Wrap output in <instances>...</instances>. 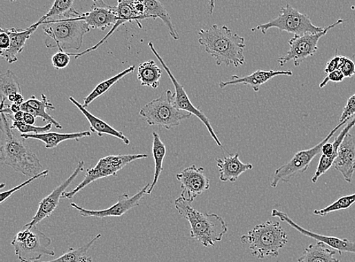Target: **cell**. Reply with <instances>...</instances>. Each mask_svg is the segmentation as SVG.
<instances>
[{"mask_svg":"<svg viewBox=\"0 0 355 262\" xmlns=\"http://www.w3.org/2000/svg\"><path fill=\"white\" fill-rule=\"evenodd\" d=\"M198 34L199 44L214 59L216 65L238 68L245 64V38L228 27L213 25L210 29H201Z\"/></svg>","mask_w":355,"mask_h":262,"instance_id":"6da1fadb","label":"cell"},{"mask_svg":"<svg viewBox=\"0 0 355 262\" xmlns=\"http://www.w3.org/2000/svg\"><path fill=\"white\" fill-rule=\"evenodd\" d=\"M10 120L6 114L1 113L0 163L27 177H32L41 173L43 165L39 159L28 148L25 139L14 132Z\"/></svg>","mask_w":355,"mask_h":262,"instance_id":"7a4b0ae2","label":"cell"},{"mask_svg":"<svg viewBox=\"0 0 355 262\" xmlns=\"http://www.w3.org/2000/svg\"><path fill=\"white\" fill-rule=\"evenodd\" d=\"M41 26L46 36V48L61 51L81 50L83 37L90 30L86 21L81 18V12L75 9L63 19L45 21Z\"/></svg>","mask_w":355,"mask_h":262,"instance_id":"3957f363","label":"cell"},{"mask_svg":"<svg viewBox=\"0 0 355 262\" xmlns=\"http://www.w3.org/2000/svg\"><path fill=\"white\" fill-rule=\"evenodd\" d=\"M175 209L190 225V236L205 248L221 242L228 231L227 223L217 214L200 212L181 196L175 199Z\"/></svg>","mask_w":355,"mask_h":262,"instance_id":"277c9868","label":"cell"},{"mask_svg":"<svg viewBox=\"0 0 355 262\" xmlns=\"http://www.w3.org/2000/svg\"><path fill=\"white\" fill-rule=\"evenodd\" d=\"M241 241L249 246L254 257L264 259L279 256L280 250L288 243V236L280 222L267 221L254 226Z\"/></svg>","mask_w":355,"mask_h":262,"instance_id":"5b68a950","label":"cell"},{"mask_svg":"<svg viewBox=\"0 0 355 262\" xmlns=\"http://www.w3.org/2000/svg\"><path fill=\"white\" fill-rule=\"evenodd\" d=\"M140 115L149 125L167 130L179 127L182 121L192 117V114L177 108L174 94L170 90L164 91L159 98L144 105Z\"/></svg>","mask_w":355,"mask_h":262,"instance_id":"8992f818","label":"cell"},{"mask_svg":"<svg viewBox=\"0 0 355 262\" xmlns=\"http://www.w3.org/2000/svg\"><path fill=\"white\" fill-rule=\"evenodd\" d=\"M11 244L20 262L37 261L43 256L56 255L54 250L49 249L52 244L51 239L36 226L23 227L14 236Z\"/></svg>","mask_w":355,"mask_h":262,"instance_id":"52a82bcc","label":"cell"},{"mask_svg":"<svg viewBox=\"0 0 355 262\" xmlns=\"http://www.w3.org/2000/svg\"><path fill=\"white\" fill-rule=\"evenodd\" d=\"M272 28H277L281 32L294 35L316 34L324 30L323 28L314 26L307 14L301 13L290 4L281 7L280 14L276 18L269 21L265 24L252 28V32L261 30L262 34H266L268 30Z\"/></svg>","mask_w":355,"mask_h":262,"instance_id":"ba28073f","label":"cell"},{"mask_svg":"<svg viewBox=\"0 0 355 262\" xmlns=\"http://www.w3.org/2000/svg\"><path fill=\"white\" fill-rule=\"evenodd\" d=\"M148 158L146 154H130V155L108 156L99 159L95 167L88 169L81 183L73 190L65 192L61 198L72 199L89 184L111 176H117L123 168L133 161Z\"/></svg>","mask_w":355,"mask_h":262,"instance_id":"9c48e42d","label":"cell"},{"mask_svg":"<svg viewBox=\"0 0 355 262\" xmlns=\"http://www.w3.org/2000/svg\"><path fill=\"white\" fill-rule=\"evenodd\" d=\"M349 121L346 120L341 122V124L338 125L334 130H332L329 134L318 144H316L310 150L298 152L288 163L278 168L274 172L271 187L276 188L280 182L288 183L298 174L306 172L308 168H310L313 159L321 152L323 145L327 143L337 132V130L341 128L343 125H345Z\"/></svg>","mask_w":355,"mask_h":262,"instance_id":"30bf717a","label":"cell"},{"mask_svg":"<svg viewBox=\"0 0 355 262\" xmlns=\"http://www.w3.org/2000/svg\"><path fill=\"white\" fill-rule=\"evenodd\" d=\"M345 19H338L333 25L324 28L323 32L316 34L307 33L303 35H294L289 41L290 50L284 57L278 59L281 66L293 61L294 66L298 67L307 58L312 57L318 50L321 38L326 35L329 30L343 24Z\"/></svg>","mask_w":355,"mask_h":262,"instance_id":"8fae6325","label":"cell"},{"mask_svg":"<svg viewBox=\"0 0 355 262\" xmlns=\"http://www.w3.org/2000/svg\"><path fill=\"white\" fill-rule=\"evenodd\" d=\"M149 46L154 55H155L160 61L162 67L164 68L165 71L168 74L170 79H171L172 82L173 83V85L175 89V103L177 108H179V109L182 111L187 112L192 114V115H195L196 117H197L203 123L207 130L208 131V133L210 134L216 144L220 146V148H222V143L220 141L218 136L214 133V130L212 126L210 119H207L203 111H201L199 109H198L197 107L192 103L187 95V92L186 90H185L184 88L181 85L179 81L176 79L175 77L171 71V69L168 68V66L165 64L163 59L160 57L155 48H154V44L152 42H150Z\"/></svg>","mask_w":355,"mask_h":262,"instance_id":"7c38bea8","label":"cell"},{"mask_svg":"<svg viewBox=\"0 0 355 262\" xmlns=\"http://www.w3.org/2000/svg\"><path fill=\"white\" fill-rule=\"evenodd\" d=\"M176 177L181 183V196L191 203L211 187L210 180L205 176L203 167L191 165L177 174Z\"/></svg>","mask_w":355,"mask_h":262,"instance_id":"4fadbf2b","label":"cell"},{"mask_svg":"<svg viewBox=\"0 0 355 262\" xmlns=\"http://www.w3.org/2000/svg\"><path fill=\"white\" fill-rule=\"evenodd\" d=\"M151 186V183L145 185V186L137 192L134 196H130L128 194H123L119 197V201L109 208V209L103 210H88L84 208L77 205L74 203L71 206L78 210L83 217H94L98 219H105L110 217H121L130 210L134 209L140 205L141 200L148 194V190Z\"/></svg>","mask_w":355,"mask_h":262,"instance_id":"5bb4252c","label":"cell"},{"mask_svg":"<svg viewBox=\"0 0 355 262\" xmlns=\"http://www.w3.org/2000/svg\"><path fill=\"white\" fill-rule=\"evenodd\" d=\"M84 161H81L78 166L75 168L74 172L65 180L63 183L59 185L56 189H54L50 194L43 199L39 203L37 212L34 217L27 223L25 226L27 228L35 227L43 220L50 216V215L57 210L59 204V200L64 194L67 188L75 180L76 177L84 170Z\"/></svg>","mask_w":355,"mask_h":262,"instance_id":"9a60e30c","label":"cell"},{"mask_svg":"<svg viewBox=\"0 0 355 262\" xmlns=\"http://www.w3.org/2000/svg\"><path fill=\"white\" fill-rule=\"evenodd\" d=\"M274 218L280 219L283 222L287 223L290 226L294 228L301 234L314 239L318 242L325 243L329 248H333L338 252L339 255H342L343 252H350L355 254V242L349 241L347 239H341L335 236L321 235L307 230L293 221L287 213L274 210L272 212Z\"/></svg>","mask_w":355,"mask_h":262,"instance_id":"2e32d148","label":"cell"},{"mask_svg":"<svg viewBox=\"0 0 355 262\" xmlns=\"http://www.w3.org/2000/svg\"><path fill=\"white\" fill-rule=\"evenodd\" d=\"M81 18L86 21L90 29H98L103 32L106 28L116 24V7L107 4L104 0H92L90 11L81 13Z\"/></svg>","mask_w":355,"mask_h":262,"instance_id":"e0dca14e","label":"cell"},{"mask_svg":"<svg viewBox=\"0 0 355 262\" xmlns=\"http://www.w3.org/2000/svg\"><path fill=\"white\" fill-rule=\"evenodd\" d=\"M115 7H116L118 21L116 24L113 26L111 32L108 34L101 41L94 46H92V48H89L80 53H69V55L74 57L75 59H79L92 51L97 50L100 46L103 45L108 39H109V37L112 36L115 30H117L121 26L126 24V23L133 24L135 21L139 27L143 28V26L141 22L142 19L134 10L133 0H119L117 6Z\"/></svg>","mask_w":355,"mask_h":262,"instance_id":"ac0fdd59","label":"cell"},{"mask_svg":"<svg viewBox=\"0 0 355 262\" xmlns=\"http://www.w3.org/2000/svg\"><path fill=\"white\" fill-rule=\"evenodd\" d=\"M333 166L343 174L346 182H352L355 172V134L349 133L345 137Z\"/></svg>","mask_w":355,"mask_h":262,"instance_id":"d6986e66","label":"cell"},{"mask_svg":"<svg viewBox=\"0 0 355 262\" xmlns=\"http://www.w3.org/2000/svg\"><path fill=\"white\" fill-rule=\"evenodd\" d=\"M290 70L287 71H275V70H258L252 74L239 77L233 75L232 79L227 81H221L219 83L221 89H225L228 86L237 85V84H244V85L250 86L254 92H258L261 86L271 81L277 76H292Z\"/></svg>","mask_w":355,"mask_h":262,"instance_id":"ffe728a7","label":"cell"},{"mask_svg":"<svg viewBox=\"0 0 355 262\" xmlns=\"http://www.w3.org/2000/svg\"><path fill=\"white\" fill-rule=\"evenodd\" d=\"M41 26L39 22H37L26 30L17 29V28L5 29L6 32L10 37L11 45L10 48L7 50L0 52L1 57L10 64L17 63L18 61V54L21 53L24 50L26 44L30 39V36Z\"/></svg>","mask_w":355,"mask_h":262,"instance_id":"44dd1931","label":"cell"},{"mask_svg":"<svg viewBox=\"0 0 355 262\" xmlns=\"http://www.w3.org/2000/svg\"><path fill=\"white\" fill-rule=\"evenodd\" d=\"M217 166L220 172V180L222 182L234 183L243 174L247 171L252 170L253 165L249 163H243L239 159L238 153L235 155H230L223 159H216Z\"/></svg>","mask_w":355,"mask_h":262,"instance_id":"7402d4cb","label":"cell"},{"mask_svg":"<svg viewBox=\"0 0 355 262\" xmlns=\"http://www.w3.org/2000/svg\"><path fill=\"white\" fill-rule=\"evenodd\" d=\"M69 101L73 103L82 112L85 117L90 123V129L91 132L97 134L101 137L105 134L110 135L119 139L123 143L129 145L130 141L128 137L123 134L121 131L115 130L111 125L108 124L105 121L95 117L90 113L86 107L81 104L73 97H69Z\"/></svg>","mask_w":355,"mask_h":262,"instance_id":"603a6c76","label":"cell"},{"mask_svg":"<svg viewBox=\"0 0 355 262\" xmlns=\"http://www.w3.org/2000/svg\"><path fill=\"white\" fill-rule=\"evenodd\" d=\"M338 252L329 248L325 243L318 242L310 244L303 251L298 262H341L336 258V253Z\"/></svg>","mask_w":355,"mask_h":262,"instance_id":"cb8c5ba5","label":"cell"},{"mask_svg":"<svg viewBox=\"0 0 355 262\" xmlns=\"http://www.w3.org/2000/svg\"><path fill=\"white\" fill-rule=\"evenodd\" d=\"M90 131H82V132L72 134H59V133H44L39 134H21L25 140L34 139V140L42 141L45 144V148L48 150L57 148V146L67 141H79L80 139L91 137Z\"/></svg>","mask_w":355,"mask_h":262,"instance_id":"d4e9b609","label":"cell"},{"mask_svg":"<svg viewBox=\"0 0 355 262\" xmlns=\"http://www.w3.org/2000/svg\"><path fill=\"white\" fill-rule=\"evenodd\" d=\"M143 3L145 6L144 15L146 19L159 18L168 28L170 35L173 39L179 41L180 39L179 34L176 32L171 17L164 5L159 0H143Z\"/></svg>","mask_w":355,"mask_h":262,"instance_id":"484cf974","label":"cell"},{"mask_svg":"<svg viewBox=\"0 0 355 262\" xmlns=\"http://www.w3.org/2000/svg\"><path fill=\"white\" fill-rule=\"evenodd\" d=\"M161 76V69L156 65L155 61H145L138 68L137 79L143 87L157 89L160 85Z\"/></svg>","mask_w":355,"mask_h":262,"instance_id":"4316f807","label":"cell"},{"mask_svg":"<svg viewBox=\"0 0 355 262\" xmlns=\"http://www.w3.org/2000/svg\"><path fill=\"white\" fill-rule=\"evenodd\" d=\"M152 152L154 161H155V173H154L153 181L148 190V194H151L159 180V177L163 172V164L166 157V146L161 140L160 136L157 132L152 133Z\"/></svg>","mask_w":355,"mask_h":262,"instance_id":"83f0119b","label":"cell"},{"mask_svg":"<svg viewBox=\"0 0 355 262\" xmlns=\"http://www.w3.org/2000/svg\"><path fill=\"white\" fill-rule=\"evenodd\" d=\"M134 66H130L119 74L112 77L111 79L99 83L98 85L92 90L90 94L83 99V106L88 107L97 99L103 96L109 91L114 84H116L122 79L125 78L128 74L133 73L135 71Z\"/></svg>","mask_w":355,"mask_h":262,"instance_id":"f1b7e54d","label":"cell"},{"mask_svg":"<svg viewBox=\"0 0 355 262\" xmlns=\"http://www.w3.org/2000/svg\"><path fill=\"white\" fill-rule=\"evenodd\" d=\"M102 234H98L94 239H92L86 244L81 246V248L73 249L70 248L63 256L49 261H32V262H92L90 257L88 256V252L97 241L101 238ZM30 262V261H27Z\"/></svg>","mask_w":355,"mask_h":262,"instance_id":"f546056e","label":"cell"},{"mask_svg":"<svg viewBox=\"0 0 355 262\" xmlns=\"http://www.w3.org/2000/svg\"><path fill=\"white\" fill-rule=\"evenodd\" d=\"M26 103L34 108L38 112L41 114V117L43 121L50 123L57 129H63L59 123L48 113V110H55L56 107L50 101V99L43 94H41V99H37L35 96L30 97L26 101Z\"/></svg>","mask_w":355,"mask_h":262,"instance_id":"4dcf8cb0","label":"cell"},{"mask_svg":"<svg viewBox=\"0 0 355 262\" xmlns=\"http://www.w3.org/2000/svg\"><path fill=\"white\" fill-rule=\"evenodd\" d=\"M0 92L4 102L12 94H21L19 79L10 69L0 75Z\"/></svg>","mask_w":355,"mask_h":262,"instance_id":"1f68e13d","label":"cell"},{"mask_svg":"<svg viewBox=\"0 0 355 262\" xmlns=\"http://www.w3.org/2000/svg\"><path fill=\"white\" fill-rule=\"evenodd\" d=\"M74 3V0H55L49 12L37 22H39L41 25L43 22L51 18L64 17L65 15L74 9L73 7Z\"/></svg>","mask_w":355,"mask_h":262,"instance_id":"d6a6232c","label":"cell"},{"mask_svg":"<svg viewBox=\"0 0 355 262\" xmlns=\"http://www.w3.org/2000/svg\"><path fill=\"white\" fill-rule=\"evenodd\" d=\"M354 203L355 194L342 196L324 209L314 210V214L324 217L332 212L348 210Z\"/></svg>","mask_w":355,"mask_h":262,"instance_id":"836d02e7","label":"cell"},{"mask_svg":"<svg viewBox=\"0 0 355 262\" xmlns=\"http://www.w3.org/2000/svg\"><path fill=\"white\" fill-rule=\"evenodd\" d=\"M52 125L48 123L43 127H35L26 124L24 121H12L11 128L17 129L21 134H39L48 133L52 128Z\"/></svg>","mask_w":355,"mask_h":262,"instance_id":"e575fe53","label":"cell"},{"mask_svg":"<svg viewBox=\"0 0 355 262\" xmlns=\"http://www.w3.org/2000/svg\"><path fill=\"white\" fill-rule=\"evenodd\" d=\"M49 173V170L43 171L41 173L30 177L29 180L21 183L20 185H19V186L15 187L10 190L2 192L1 194H0V203H3L5 201H6L8 199L10 198L11 196L15 194V192L19 191L23 188L28 186L30 183H33L37 179H42V177H45L46 176H48Z\"/></svg>","mask_w":355,"mask_h":262,"instance_id":"d590c367","label":"cell"},{"mask_svg":"<svg viewBox=\"0 0 355 262\" xmlns=\"http://www.w3.org/2000/svg\"><path fill=\"white\" fill-rule=\"evenodd\" d=\"M70 61L71 56L69 55V53L65 52V51L59 50L56 54H54L52 57V66L57 69V70L67 68L69 63H70Z\"/></svg>","mask_w":355,"mask_h":262,"instance_id":"8d00e7d4","label":"cell"},{"mask_svg":"<svg viewBox=\"0 0 355 262\" xmlns=\"http://www.w3.org/2000/svg\"><path fill=\"white\" fill-rule=\"evenodd\" d=\"M354 117H355V94L347 100L339 121L343 122L346 120L352 119Z\"/></svg>","mask_w":355,"mask_h":262,"instance_id":"74e56055","label":"cell"},{"mask_svg":"<svg viewBox=\"0 0 355 262\" xmlns=\"http://www.w3.org/2000/svg\"><path fill=\"white\" fill-rule=\"evenodd\" d=\"M345 76V78H352L355 74V64L349 58L343 57L341 68H339Z\"/></svg>","mask_w":355,"mask_h":262,"instance_id":"f35d334b","label":"cell"},{"mask_svg":"<svg viewBox=\"0 0 355 262\" xmlns=\"http://www.w3.org/2000/svg\"><path fill=\"white\" fill-rule=\"evenodd\" d=\"M344 79V74L341 70H339V69H338V70L328 74L327 77H326V78L324 79L320 83V88L322 89L327 86V84L329 81L339 83L343 81Z\"/></svg>","mask_w":355,"mask_h":262,"instance_id":"ab89813d","label":"cell"},{"mask_svg":"<svg viewBox=\"0 0 355 262\" xmlns=\"http://www.w3.org/2000/svg\"><path fill=\"white\" fill-rule=\"evenodd\" d=\"M342 58H343V57L337 56V55H336L334 57L332 58L328 61L325 69H324V72H325L326 74H329L336 70H338V69H339V68H341V63H342Z\"/></svg>","mask_w":355,"mask_h":262,"instance_id":"60d3db41","label":"cell"},{"mask_svg":"<svg viewBox=\"0 0 355 262\" xmlns=\"http://www.w3.org/2000/svg\"><path fill=\"white\" fill-rule=\"evenodd\" d=\"M11 39L9 34H8L5 29H0V52L7 50L10 48Z\"/></svg>","mask_w":355,"mask_h":262,"instance_id":"b9f144b4","label":"cell"},{"mask_svg":"<svg viewBox=\"0 0 355 262\" xmlns=\"http://www.w3.org/2000/svg\"><path fill=\"white\" fill-rule=\"evenodd\" d=\"M8 100L12 103H17L21 105L25 103V99L22 97L21 94H12L8 97Z\"/></svg>","mask_w":355,"mask_h":262,"instance_id":"7bdbcfd3","label":"cell"},{"mask_svg":"<svg viewBox=\"0 0 355 262\" xmlns=\"http://www.w3.org/2000/svg\"><path fill=\"white\" fill-rule=\"evenodd\" d=\"M36 121V118L34 117L32 114L25 112L24 115V122L26 124L29 125H34Z\"/></svg>","mask_w":355,"mask_h":262,"instance_id":"ee69618b","label":"cell"},{"mask_svg":"<svg viewBox=\"0 0 355 262\" xmlns=\"http://www.w3.org/2000/svg\"><path fill=\"white\" fill-rule=\"evenodd\" d=\"M25 112L20 111L17 113L13 114V117L10 119L12 121H24Z\"/></svg>","mask_w":355,"mask_h":262,"instance_id":"f6af8a7d","label":"cell"},{"mask_svg":"<svg viewBox=\"0 0 355 262\" xmlns=\"http://www.w3.org/2000/svg\"><path fill=\"white\" fill-rule=\"evenodd\" d=\"M10 109L13 114L21 111V105L17 103H12V105H10Z\"/></svg>","mask_w":355,"mask_h":262,"instance_id":"bcb514c9","label":"cell"},{"mask_svg":"<svg viewBox=\"0 0 355 262\" xmlns=\"http://www.w3.org/2000/svg\"><path fill=\"white\" fill-rule=\"evenodd\" d=\"M208 14L212 15L215 9V0H210V4H208Z\"/></svg>","mask_w":355,"mask_h":262,"instance_id":"7dc6e473","label":"cell"},{"mask_svg":"<svg viewBox=\"0 0 355 262\" xmlns=\"http://www.w3.org/2000/svg\"><path fill=\"white\" fill-rule=\"evenodd\" d=\"M7 1L15 2V1H17V0H7Z\"/></svg>","mask_w":355,"mask_h":262,"instance_id":"c3c4849f","label":"cell"},{"mask_svg":"<svg viewBox=\"0 0 355 262\" xmlns=\"http://www.w3.org/2000/svg\"><path fill=\"white\" fill-rule=\"evenodd\" d=\"M354 169H355V166H354Z\"/></svg>","mask_w":355,"mask_h":262,"instance_id":"681fc988","label":"cell"}]
</instances>
